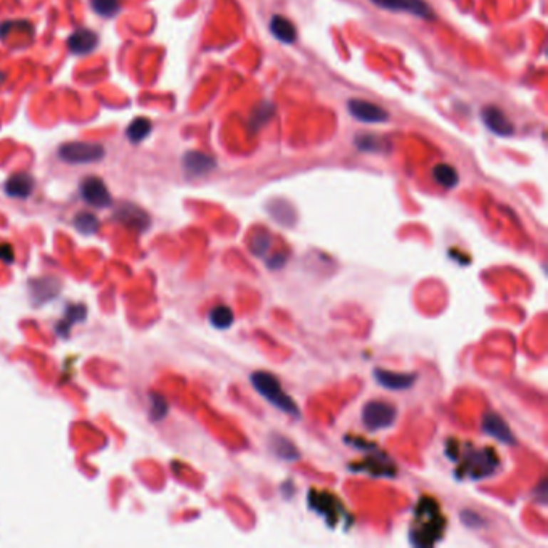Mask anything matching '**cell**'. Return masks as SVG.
<instances>
[{
	"label": "cell",
	"mask_w": 548,
	"mask_h": 548,
	"mask_svg": "<svg viewBox=\"0 0 548 548\" xmlns=\"http://www.w3.org/2000/svg\"><path fill=\"white\" fill-rule=\"evenodd\" d=\"M447 519L440 512L439 503L433 497H421L413 510V524L410 527V542L417 547H433L443 539Z\"/></svg>",
	"instance_id": "cell-1"
},
{
	"label": "cell",
	"mask_w": 548,
	"mask_h": 548,
	"mask_svg": "<svg viewBox=\"0 0 548 548\" xmlns=\"http://www.w3.org/2000/svg\"><path fill=\"white\" fill-rule=\"evenodd\" d=\"M499 463V453L490 447H484V449L470 447L465 453L462 465L457 468V477L460 481L486 480V477L497 473Z\"/></svg>",
	"instance_id": "cell-2"
},
{
	"label": "cell",
	"mask_w": 548,
	"mask_h": 548,
	"mask_svg": "<svg viewBox=\"0 0 548 548\" xmlns=\"http://www.w3.org/2000/svg\"><path fill=\"white\" fill-rule=\"evenodd\" d=\"M249 380L257 393L267 402H270L275 408L291 415V417H299L301 412L298 404L283 391L280 381L276 380L272 373H267V371H254V373L249 376Z\"/></svg>",
	"instance_id": "cell-3"
},
{
	"label": "cell",
	"mask_w": 548,
	"mask_h": 548,
	"mask_svg": "<svg viewBox=\"0 0 548 548\" xmlns=\"http://www.w3.org/2000/svg\"><path fill=\"white\" fill-rule=\"evenodd\" d=\"M352 444L357 449L368 452V455L363 458V462L349 465L352 473H367L375 477H393L398 473V466L391 460L386 453L381 452L375 444H367L365 440L354 438Z\"/></svg>",
	"instance_id": "cell-4"
},
{
	"label": "cell",
	"mask_w": 548,
	"mask_h": 548,
	"mask_svg": "<svg viewBox=\"0 0 548 548\" xmlns=\"http://www.w3.org/2000/svg\"><path fill=\"white\" fill-rule=\"evenodd\" d=\"M309 507H311L312 512L322 515L331 527H336L339 522L341 524H352V518L346 513L341 500H338L335 495L311 490L309 492Z\"/></svg>",
	"instance_id": "cell-5"
},
{
	"label": "cell",
	"mask_w": 548,
	"mask_h": 548,
	"mask_svg": "<svg viewBox=\"0 0 548 548\" xmlns=\"http://www.w3.org/2000/svg\"><path fill=\"white\" fill-rule=\"evenodd\" d=\"M396 418H398V410L388 402L370 400L362 408V423L371 433L391 428Z\"/></svg>",
	"instance_id": "cell-6"
},
{
	"label": "cell",
	"mask_w": 548,
	"mask_h": 548,
	"mask_svg": "<svg viewBox=\"0 0 548 548\" xmlns=\"http://www.w3.org/2000/svg\"><path fill=\"white\" fill-rule=\"evenodd\" d=\"M58 155L63 161L71 165H87V162H97L105 156V148L98 143L87 142H71L60 147Z\"/></svg>",
	"instance_id": "cell-7"
},
{
	"label": "cell",
	"mask_w": 548,
	"mask_h": 548,
	"mask_svg": "<svg viewBox=\"0 0 548 548\" xmlns=\"http://www.w3.org/2000/svg\"><path fill=\"white\" fill-rule=\"evenodd\" d=\"M81 197L93 207H106L111 205V193L100 177H87L81 184Z\"/></svg>",
	"instance_id": "cell-8"
},
{
	"label": "cell",
	"mask_w": 548,
	"mask_h": 548,
	"mask_svg": "<svg viewBox=\"0 0 548 548\" xmlns=\"http://www.w3.org/2000/svg\"><path fill=\"white\" fill-rule=\"evenodd\" d=\"M348 108L351 115L361 123L376 124V123H384L388 119L386 110L375 103L367 102V100H358V98L349 100Z\"/></svg>",
	"instance_id": "cell-9"
},
{
	"label": "cell",
	"mask_w": 548,
	"mask_h": 548,
	"mask_svg": "<svg viewBox=\"0 0 548 548\" xmlns=\"http://www.w3.org/2000/svg\"><path fill=\"white\" fill-rule=\"evenodd\" d=\"M482 431L487 434V436L494 438L499 440V443L505 444V445H515L516 439L513 436L510 426L505 423L499 413H486L482 417Z\"/></svg>",
	"instance_id": "cell-10"
},
{
	"label": "cell",
	"mask_w": 548,
	"mask_h": 548,
	"mask_svg": "<svg viewBox=\"0 0 548 548\" xmlns=\"http://www.w3.org/2000/svg\"><path fill=\"white\" fill-rule=\"evenodd\" d=\"M375 5L393 11H408L420 18H431L433 10L425 0H371Z\"/></svg>",
	"instance_id": "cell-11"
},
{
	"label": "cell",
	"mask_w": 548,
	"mask_h": 548,
	"mask_svg": "<svg viewBox=\"0 0 548 548\" xmlns=\"http://www.w3.org/2000/svg\"><path fill=\"white\" fill-rule=\"evenodd\" d=\"M373 376L380 386L389 391H404L412 388L417 381L415 373H396V371H389L386 368H376Z\"/></svg>",
	"instance_id": "cell-12"
},
{
	"label": "cell",
	"mask_w": 548,
	"mask_h": 548,
	"mask_svg": "<svg viewBox=\"0 0 548 548\" xmlns=\"http://www.w3.org/2000/svg\"><path fill=\"white\" fill-rule=\"evenodd\" d=\"M482 121L487 125V129L494 134L500 135V137H508L515 132V125L510 121L508 116L503 113L500 108H495V106H486L482 110Z\"/></svg>",
	"instance_id": "cell-13"
},
{
	"label": "cell",
	"mask_w": 548,
	"mask_h": 548,
	"mask_svg": "<svg viewBox=\"0 0 548 548\" xmlns=\"http://www.w3.org/2000/svg\"><path fill=\"white\" fill-rule=\"evenodd\" d=\"M116 219L119 222L124 224L125 227L134 230H147L150 227V217L148 214L145 212L140 207L135 205H129L124 203L119 210L116 211Z\"/></svg>",
	"instance_id": "cell-14"
},
{
	"label": "cell",
	"mask_w": 548,
	"mask_h": 548,
	"mask_svg": "<svg viewBox=\"0 0 548 548\" xmlns=\"http://www.w3.org/2000/svg\"><path fill=\"white\" fill-rule=\"evenodd\" d=\"M216 167V160L200 151H188L184 156V169L190 177H201Z\"/></svg>",
	"instance_id": "cell-15"
},
{
	"label": "cell",
	"mask_w": 548,
	"mask_h": 548,
	"mask_svg": "<svg viewBox=\"0 0 548 548\" xmlns=\"http://www.w3.org/2000/svg\"><path fill=\"white\" fill-rule=\"evenodd\" d=\"M98 46V36L91 29L79 28L69 36L68 48L76 55H87Z\"/></svg>",
	"instance_id": "cell-16"
},
{
	"label": "cell",
	"mask_w": 548,
	"mask_h": 548,
	"mask_svg": "<svg viewBox=\"0 0 548 548\" xmlns=\"http://www.w3.org/2000/svg\"><path fill=\"white\" fill-rule=\"evenodd\" d=\"M33 190H34V179L33 175H29L26 172L14 174L7 182H5V193L11 198L26 200L28 197H31Z\"/></svg>",
	"instance_id": "cell-17"
},
{
	"label": "cell",
	"mask_w": 548,
	"mask_h": 548,
	"mask_svg": "<svg viewBox=\"0 0 548 548\" xmlns=\"http://www.w3.org/2000/svg\"><path fill=\"white\" fill-rule=\"evenodd\" d=\"M270 31L283 43H293L298 37L294 24L280 15H275L270 21Z\"/></svg>",
	"instance_id": "cell-18"
},
{
	"label": "cell",
	"mask_w": 548,
	"mask_h": 548,
	"mask_svg": "<svg viewBox=\"0 0 548 548\" xmlns=\"http://www.w3.org/2000/svg\"><path fill=\"white\" fill-rule=\"evenodd\" d=\"M269 445L276 457L281 460H286V462L299 458V452L293 445L291 440L286 439L285 436H280V434H272V436H270Z\"/></svg>",
	"instance_id": "cell-19"
},
{
	"label": "cell",
	"mask_w": 548,
	"mask_h": 548,
	"mask_svg": "<svg viewBox=\"0 0 548 548\" xmlns=\"http://www.w3.org/2000/svg\"><path fill=\"white\" fill-rule=\"evenodd\" d=\"M233 320H235V317H233V312H232L230 307L220 304V306H216V307L211 309L210 322L214 329L229 330L230 326L233 325Z\"/></svg>",
	"instance_id": "cell-20"
},
{
	"label": "cell",
	"mask_w": 548,
	"mask_h": 548,
	"mask_svg": "<svg viewBox=\"0 0 548 548\" xmlns=\"http://www.w3.org/2000/svg\"><path fill=\"white\" fill-rule=\"evenodd\" d=\"M433 179L444 188H453L458 184V172L450 165H438L433 169Z\"/></svg>",
	"instance_id": "cell-21"
},
{
	"label": "cell",
	"mask_w": 548,
	"mask_h": 548,
	"mask_svg": "<svg viewBox=\"0 0 548 548\" xmlns=\"http://www.w3.org/2000/svg\"><path fill=\"white\" fill-rule=\"evenodd\" d=\"M151 128H153V125H151L150 119H147V118L134 119V121H132L128 128L129 140L134 142V143L142 142L143 138H147L150 135Z\"/></svg>",
	"instance_id": "cell-22"
},
{
	"label": "cell",
	"mask_w": 548,
	"mask_h": 548,
	"mask_svg": "<svg viewBox=\"0 0 548 548\" xmlns=\"http://www.w3.org/2000/svg\"><path fill=\"white\" fill-rule=\"evenodd\" d=\"M76 230L83 233V235H92L98 230V219L91 212L78 214L74 219Z\"/></svg>",
	"instance_id": "cell-23"
},
{
	"label": "cell",
	"mask_w": 548,
	"mask_h": 548,
	"mask_svg": "<svg viewBox=\"0 0 548 548\" xmlns=\"http://www.w3.org/2000/svg\"><path fill=\"white\" fill-rule=\"evenodd\" d=\"M91 5L97 15L111 18L119 11V0H91Z\"/></svg>",
	"instance_id": "cell-24"
},
{
	"label": "cell",
	"mask_w": 548,
	"mask_h": 548,
	"mask_svg": "<svg viewBox=\"0 0 548 548\" xmlns=\"http://www.w3.org/2000/svg\"><path fill=\"white\" fill-rule=\"evenodd\" d=\"M150 399H151V413H150L151 420H153V421H161L162 418L166 417L167 410H169L166 400L162 399L161 396H158V394H151Z\"/></svg>",
	"instance_id": "cell-25"
},
{
	"label": "cell",
	"mask_w": 548,
	"mask_h": 548,
	"mask_svg": "<svg viewBox=\"0 0 548 548\" xmlns=\"http://www.w3.org/2000/svg\"><path fill=\"white\" fill-rule=\"evenodd\" d=\"M356 145L358 150L362 151H370V153H375V151H381L383 150V142L380 137L375 135H361L356 138Z\"/></svg>",
	"instance_id": "cell-26"
},
{
	"label": "cell",
	"mask_w": 548,
	"mask_h": 548,
	"mask_svg": "<svg viewBox=\"0 0 548 548\" xmlns=\"http://www.w3.org/2000/svg\"><path fill=\"white\" fill-rule=\"evenodd\" d=\"M274 115V106L270 103H262L261 108L254 110L253 115H251V123H253V129H259L261 125L266 123V119Z\"/></svg>",
	"instance_id": "cell-27"
},
{
	"label": "cell",
	"mask_w": 548,
	"mask_h": 548,
	"mask_svg": "<svg viewBox=\"0 0 548 548\" xmlns=\"http://www.w3.org/2000/svg\"><path fill=\"white\" fill-rule=\"evenodd\" d=\"M270 247V240L269 237H261V238H254L253 243H251V249L256 256H262Z\"/></svg>",
	"instance_id": "cell-28"
},
{
	"label": "cell",
	"mask_w": 548,
	"mask_h": 548,
	"mask_svg": "<svg viewBox=\"0 0 548 548\" xmlns=\"http://www.w3.org/2000/svg\"><path fill=\"white\" fill-rule=\"evenodd\" d=\"M14 259H15L14 248H11L9 243H0V261H4L5 264H11Z\"/></svg>",
	"instance_id": "cell-29"
},
{
	"label": "cell",
	"mask_w": 548,
	"mask_h": 548,
	"mask_svg": "<svg viewBox=\"0 0 548 548\" xmlns=\"http://www.w3.org/2000/svg\"><path fill=\"white\" fill-rule=\"evenodd\" d=\"M462 518H463V522H465L466 526H473V527L482 526V522H484L475 512H465L462 515Z\"/></svg>",
	"instance_id": "cell-30"
},
{
	"label": "cell",
	"mask_w": 548,
	"mask_h": 548,
	"mask_svg": "<svg viewBox=\"0 0 548 548\" xmlns=\"http://www.w3.org/2000/svg\"><path fill=\"white\" fill-rule=\"evenodd\" d=\"M2 83H4V74H2V71H0V84Z\"/></svg>",
	"instance_id": "cell-31"
}]
</instances>
